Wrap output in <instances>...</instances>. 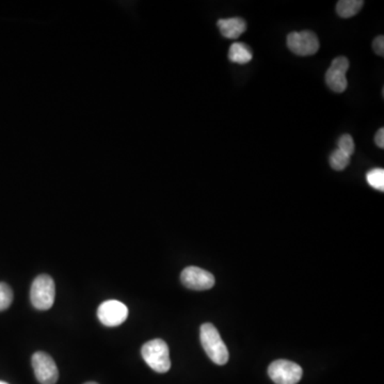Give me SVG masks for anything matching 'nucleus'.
<instances>
[{"label": "nucleus", "instance_id": "nucleus-4", "mask_svg": "<svg viewBox=\"0 0 384 384\" xmlns=\"http://www.w3.org/2000/svg\"><path fill=\"white\" fill-rule=\"evenodd\" d=\"M268 375L275 384H297L301 380L303 371L297 363L278 360L270 364Z\"/></svg>", "mask_w": 384, "mask_h": 384}, {"label": "nucleus", "instance_id": "nucleus-14", "mask_svg": "<svg viewBox=\"0 0 384 384\" xmlns=\"http://www.w3.org/2000/svg\"><path fill=\"white\" fill-rule=\"evenodd\" d=\"M366 181L371 187L384 191V170L381 168L371 169L366 175Z\"/></svg>", "mask_w": 384, "mask_h": 384}, {"label": "nucleus", "instance_id": "nucleus-13", "mask_svg": "<svg viewBox=\"0 0 384 384\" xmlns=\"http://www.w3.org/2000/svg\"><path fill=\"white\" fill-rule=\"evenodd\" d=\"M350 159H351V156L337 149L331 154L329 161L332 169L336 170V171H342V170L346 169L348 167V165L350 163Z\"/></svg>", "mask_w": 384, "mask_h": 384}, {"label": "nucleus", "instance_id": "nucleus-12", "mask_svg": "<svg viewBox=\"0 0 384 384\" xmlns=\"http://www.w3.org/2000/svg\"><path fill=\"white\" fill-rule=\"evenodd\" d=\"M363 5L364 1L362 0H341L336 5V12L343 19H349L357 15L361 11Z\"/></svg>", "mask_w": 384, "mask_h": 384}, {"label": "nucleus", "instance_id": "nucleus-1", "mask_svg": "<svg viewBox=\"0 0 384 384\" xmlns=\"http://www.w3.org/2000/svg\"><path fill=\"white\" fill-rule=\"evenodd\" d=\"M202 346L208 358L217 364L224 365L229 361V350L222 341L219 332L211 323H204L200 330Z\"/></svg>", "mask_w": 384, "mask_h": 384}, {"label": "nucleus", "instance_id": "nucleus-17", "mask_svg": "<svg viewBox=\"0 0 384 384\" xmlns=\"http://www.w3.org/2000/svg\"><path fill=\"white\" fill-rule=\"evenodd\" d=\"M374 51L380 57H383L384 55V38L383 35H379L376 38L373 43Z\"/></svg>", "mask_w": 384, "mask_h": 384}, {"label": "nucleus", "instance_id": "nucleus-3", "mask_svg": "<svg viewBox=\"0 0 384 384\" xmlns=\"http://www.w3.org/2000/svg\"><path fill=\"white\" fill-rule=\"evenodd\" d=\"M55 282L49 275H41L35 278L30 289V300L33 307L40 311H46L55 302Z\"/></svg>", "mask_w": 384, "mask_h": 384}, {"label": "nucleus", "instance_id": "nucleus-6", "mask_svg": "<svg viewBox=\"0 0 384 384\" xmlns=\"http://www.w3.org/2000/svg\"><path fill=\"white\" fill-rule=\"evenodd\" d=\"M32 367L35 378L41 384H56L59 378L57 365L51 355L45 352H35L32 355Z\"/></svg>", "mask_w": 384, "mask_h": 384}, {"label": "nucleus", "instance_id": "nucleus-19", "mask_svg": "<svg viewBox=\"0 0 384 384\" xmlns=\"http://www.w3.org/2000/svg\"><path fill=\"white\" fill-rule=\"evenodd\" d=\"M85 384H99V383H96V382H87V383H85Z\"/></svg>", "mask_w": 384, "mask_h": 384}, {"label": "nucleus", "instance_id": "nucleus-18", "mask_svg": "<svg viewBox=\"0 0 384 384\" xmlns=\"http://www.w3.org/2000/svg\"><path fill=\"white\" fill-rule=\"evenodd\" d=\"M376 144L380 149H383L384 147V128H380L379 131L376 134L375 137Z\"/></svg>", "mask_w": 384, "mask_h": 384}, {"label": "nucleus", "instance_id": "nucleus-2", "mask_svg": "<svg viewBox=\"0 0 384 384\" xmlns=\"http://www.w3.org/2000/svg\"><path fill=\"white\" fill-rule=\"evenodd\" d=\"M142 358L156 373L165 374L171 368L169 347L163 339H155L144 344Z\"/></svg>", "mask_w": 384, "mask_h": 384}, {"label": "nucleus", "instance_id": "nucleus-5", "mask_svg": "<svg viewBox=\"0 0 384 384\" xmlns=\"http://www.w3.org/2000/svg\"><path fill=\"white\" fill-rule=\"evenodd\" d=\"M287 46L298 56L315 55L319 49V40L314 32L309 30L291 32L287 37Z\"/></svg>", "mask_w": 384, "mask_h": 384}, {"label": "nucleus", "instance_id": "nucleus-10", "mask_svg": "<svg viewBox=\"0 0 384 384\" xmlns=\"http://www.w3.org/2000/svg\"><path fill=\"white\" fill-rule=\"evenodd\" d=\"M220 32L227 39H238L240 35L245 33L247 29L246 22L239 17H232V19H219L217 23Z\"/></svg>", "mask_w": 384, "mask_h": 384}, {"label": "nucleus", "instance_id": "nucleus-16", "mask_svg": "<svg viewBox=\"0 0 384 384\" xmlns=\"http://www.w3.org/2000/svg\"><path fill=\"white\" fill-rule=\"evenodd\" d=\"M337 147H339V150H341V151L345 152L349 156H352L355 153V140H353L351 136L346 134V135H343L339 138V141H337Z\"/></svg>", "mask_w": 384, "mask_h": 384}, {"label": "nucleus", "instance_id": "nucleus-8", "mask_svg": "<svg viewBox=\"0 0 384 384\" xmlns=\"http://www.w3.org/2000/svg\"><path fill=\"white\" fill-rule=\"evenodd\" d=\"M348 69H349V61L343 56L335 58L332 61L331 67L326 73V83L332 91L343 93L347 89L348 81L346 73Z\"/></svg>", "mask_w": 384, "mask_h": 384}, {"label": "nucleus", "instance_id": "nucleus-9", "mask_svg": "<svg viewBox=\"0 0 384 384\" xmlns=\"http://www.w3.org/2000/svg\"><path fill=\"white\" fill-rule=\"evenodd\" d=\"M182 283L193 291H206L215 285V277L211 272L199 267H187L181 275Z\"/></svg>", "mask_w": 384, "mask_h": 384}, {"label": "nucleus", "instance_id": "nucleus-11", "mask_svg": "<svg viewBox=\"0 0 384 384\" xmlns=\"http://www.w3.org/2000/svg\"><path fill=\"white\" fill-rule=\"evenodd\" d=\"M229 59L234 63L247 64L253 59V53L249 46L236 42L230 47Z\"/></svg>", "mask_w": 384, "mask_h": 384}, {"label": "nucleus", "instance_id": "nucleus-7", "mask_svg": "<svg viewBox=\"0 0 384 384\" xmlns=\"http://www.w3.org/2000/svg\"><path fill=\"white\" fill-rule=\"evenodd\" d=\"M97 317L106 327H117L127 319L128 309L118 300H108L99 305Z\"/></svg>", "mask_w": 384, "mask_h": 384}, {"label": "nucleus", "instance_id": "nucleus-15", "mask_svg": "<svg viewBox=\"0 0 384 384\" xmlns=\"http://www.w3.org/2000/svg\"><path fill=\"white\" fill-rule=\"evenodd\" d=\"M13 301V291L8 284L0 283V312L5 311Z\"/></svg>", "mask_w": 384, "mask_h": 384}, {"label": "nucleus", "instance_id": "nucleus-20", "mask_svg": "<svg viewBox=\"0 0 384 384\" xmlns=\"http://www.w3.org/2000/svg\"><path fill=\"white\" fill-rule=\"evenodd\" d=\"M0 384H8V383H6V382H3V381H0Z\"/></svg>", "mask_w": 384, "mask_h": 384}]
</instances>
